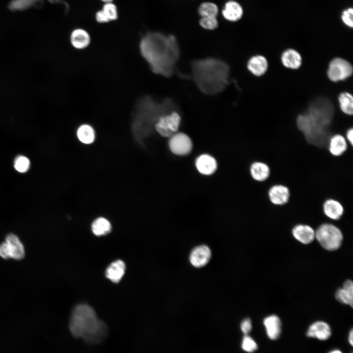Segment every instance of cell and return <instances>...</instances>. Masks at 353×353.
Masks as SVG:
<instances>
[{
    "mask_svg": "<svg viewBox=\"0 0 353 353\" xmlns=\"http://www.w3.org/2000/svg\"><path fill=\"white\" fill-rule=\"evenodd\" d=\"M139 49L154 74L166 77L173 76L180 54L175 35L157 31L148 32L142 37Z\"/></svg>",
    "mask_w": 353,
    "mask_h": 353,
    "instance_id": "cell-1",
    "label": "cell"
},
{
    "mask_svg": "<svg viewBox=\"0 0 353 353\" xmlns=\"http://www.w3.org/2000/svg\"><path fill=\"white\" fill-rule=\"evenodd\" d=\"M333 115L331 102L325 98H319L311 103L307 111L298 116L296 125L308 143L328 148L329 138L337 133L332 129Z\"/></svg>",
    "mask_w": 353,
    "mask_h": 353,
    "instance_id": "cell-2",
    "label": "cell"
},
{
    "mask_svg": "<svg viewBox=\"0 0 353 353\" xmlns=\"http://www.w3.org/2000/svg\"><path fill=\"white\" fill-rule=\"evenodd\" d=\"M191 69L194 83L204 94H218L229 83L230 67L221 59L214 57L195 59L191 63Z\"/></svg>",
    "mask_w": 353,
    "mask_h": 353,
    "instance_id": "cell-3",
    "label": "cell"
},
{
    "mask_svg": "<svg viewBox=\"0 0 353 353\" xmlns=\"http://www.w3.org/2000/svg\"><path fill=\"white\" fill-rule=\"evenodd\" d=\"M69 327L74 337L81 338L91 344L101 342L108 333L106 324L98 318L92 307L85 304H79L74 309Z\"/></svg>",
    "mask_w": 353,
    "mask_h": 353,
    "instance_id": "cell-4",
    "label": "cell"
},
{
    "mask_svg": "<svg viewBox=\"0 0 353 353\" xmlns=\"http://www.w3.org/2000/svg\"><path fill=\"white\" fill-rule=\"evenodd\" d=\"M174 110H178L177 107L171 98L157 101L150 96H144L137 101L134 107L133 129L136 134H147L154 128L160 116Z\"/></svg>",
    "mask_w": 353,
    "mask_h": 353,
    "instance_id": "cell-5",
    "label": "cell"
},
{
    "mask_svg": "<svg viewBox=\"0 0 353 353\" xmlns=\"http://www.w3.org/2000/svg\"><path fill=\"white\" fill-rule=\"evenodd\" d=\"M315 239L325 249L333 251L339 249L343 240L341 229L335 224L323 223L315 229Z\"/></svg>",
    "mask_w": 353,
    "mask_h": 353,
    "instance_id": "cell-6",
    "label": "cell"
},
{
    "mask_svg": "<svg viewBox=\"0 0 353 353\" xmlns=\"http://www.w3.org/2000/svg\"><path fill=\"white\" fill-rule=\"evenodd\" d=\"M181 120L178 110L171 111L158 118L154 129L161 136L169 138L178 132Z\"/></svg>",
    "mask_w": 353,
    "mask_h": 353,
    "instance_id": "cell-7",
    "label": "cell"
},
{
    "mask_svg": "<svg viewBox=\"0 0 353 353\" xmlns=\"http://www.w3.org/2000/svg\"><path fill=\"white\" fill-rule=\"evenodd\" d=\"M353 69L351 64L340 57H335L329 63L327 70V76L332 82L344 80L350 77Z\"/></svg>",
    "mask_w": 353,
    "mask_h": 353,
    "instance_id": "cell-8",
    "label": "cell"
},
{
    "mask_svg": "<svg viewBox=\"0 0 353 353\" xmlns=\"http://www.w3.org/2000/svg\"><path fill=\"white\" fill-rule=\"evenodd\" d=\"M168 145L171 151L177 156L188 155L193 148L192 141L189 136L179 132L169 138Z\"/></svg>",
    "mask_w": 353,
    "mask_h": 353,
    "instance_id": "cell-9",
    "label": "cell"
},
{
    "mask_svg": "<svg viewBox=\"0 0 353 353\" xmlns=\"http://www.w3.org/2000/svg\"><path fill=\"white\" fill-rule=\"evenodd\" d=\"M211 257V251L206 245H202L194 248L189 255L190 263L195 267L201 268L206 265Z\"/></svg>",
    "mask_w": 353,
    "mask_h": 353,
    "instance_id": "cell-10",
    "label": "cell"
},
{
    "mask_svg": "<svg viewBox=\"0 0 353 353\" xmlns=\"http://www.w3.org/2000/svg\"><path fill=\"white\" fill-rule=\"evenodd\" d=\"M223 17L230 22L240 20L244 15V9L241 4L235 0L227 1L221 10Z\"/></svg>",
    "mask_w": 353,
    "mask_h": 353,
    "instance_id": "cell-11",
    "label": "cell"
},
{
    "mask_svg": "<svg viewBox=\"0 0 353 353\" xmlns=\"http://www.w3.org/2000/svg\"><path fill=\"white\" fill-rule=\"evenodd\" d=\"M269 199L276 205H283L289 201L290 194L288 188L282 184L272 185L268 192Z\"/></svg>",
    "mask_w": 353,
    "mask_h": 353,
    "instance_id": "cell-12",
    "label": "cell"
},
{
    "mask_svg": "<svg viewBox=\"0 0 353 353\" xmlns=\"http://www.w3.org/2000/svg\"><path fill=\"white\" fill-rule=\"evenodd\" d=\"M291 231L296 240L304 244H309L315 239V229L307 224H296L292 228Z\"/></svg>",
    "mask_w": 353,
    "mask_h": 353,
    "instance_id": "cell-13",
    "label": "cell"
},
{
    "mask_svg": "<svg viewBox=\"0 0 353 353\" xmlns=\"http://www.w3.org/2000/svg\"><path fill=\"white\" fill-rule=\"evenodd\" d=\"M198 171L202 175L210 176L213 174L217 168V163L214 157L208 154L199 155L195 161Z\"/></svg>",
    "mask_w": 353,
    "mask_h": 353,
    "instance_id": "cell-14",
    "label": "cell"
},
{
    "mask_svg": "<svg viewBox=\"0 0 353 353\" xmlns=\"http://www.w3.org/2000/svg\"><path fill=\"white\" fill-rule=\"evenodd\" d=\"M118 18V8L113 2L104 3L102 8L98 10L95 14L96 21L101 24L116 20Z\"/></svg>",
    "mask_w": 353,
    "mask_h": 353,
    "instance_id": "cell-15",
    "label": "cell"
},
{
    "mask_svg": "<svg viewBox=\"0 0 353 353\" xmlns=\"http://www.w3.org/2000/svg\"><path fill=\"white\" fill-rule=\"evenodd\" d=\"M306 334L309 337L326 340L331 336V330L330 326L327 323L324 321H316L309 326Z\"/></svg>",
    "mask_w": 353,
    "mask_h": 353,
    "instance_id": "cell-16",
    "label": "cell"
},
{
    "mask_svg": "<svg viewBox=\"0 0 353 353\" xmlns=\"http://www.w3.org/2000/svg\"><path fill=\"white\" fill-rule=\"evenodd\" d=\"M322 209L324 215L333 221L339 220L344 213V208L341 203L333 199L326 200L323 204Z\"/></svg>",
    "mask_w": 353,
    "mask_h": 353,
    "instance_id": "cell-17",
    "label": "cell"
},
{
    "mask_svg": "<svg viewBox=\"0 0 353 353\" xmlns=\"http://www.w3.org/2000/svg\"><path fill=\"white\" fill-rule=\"evenodd\" d=\"M280 60L285 67L292 70L299 69L303 62L301 54L293 49H288L284 50L281 55Z\"/></svg>",
    "mask_w": 353,
    "mask_h": 353,
    "instance_id": "cell-18",
    "label": "cell"
},
{
    "mask_svg": "<svg viewBox=\"0 0 353 353\" xmlns=\"http://www.w3.org/2000/svg\"><path fill=\"white\" fill-rule=\"evenodd\" d=\"M247 68L254 76H262L268 70V60L263 55L259 54L253 55L248 61Z\"/></svg>",
    "mask_w": 353,
    "mask_h": 353,
    "instance_id": "cell-19",
    "label": "cell"
},
{
    "mask_svg": "<svg viewBox=\"0 0 353 353\" xmlns=\"http://www.w3.org/2000/svg\"><path fill=\"white\" fill-rule=\"evenodd\" d=\"M349 145V144L344 135L336 133L331 136L329 138L328 150L332 155L339 156L347 151Z\"/></svg>",
    "mask_w": 353,
    "mask_h": 353,
    "instance_id": "cell-20",
    "label": "cell"
},
{
    "mask_svg": "<svg viewBox=\"0 0 353 353\" xmlns=\"http://www.w3.org/2000/svg\"><path fill=\"white\" fill-rule=\"evenodd\" d=\"M5 241L8 244L10 249L11 258L20 260L25 255V250L24 245L19 237L13 233H9L5 237Z\"/></svg>",
    "mask_w": 353,
    "mask_h": 353,
    "instance_id": "cell-21",
    "label": "cell"
},
{
    "mask_svg": "<svg viewBox=\"0 0 353 353\" xmlns=\"http://www.w3.org/2000/svg\"><path fill=\"white\" fill-rule=\"evenodd\" d=\"M70 42L75 48L82 50L89 46L91 42V37L86 30L81 28H77L71 32Z\"/></svg>",
    "mask_w": 353,
    "mask_h": 353,
    "instance_id": "cell-22",
    "label": "cell"
},
{
    "mask_svg": "<svg viewBox=\"0 0 353 353\" xmlns=\"http://www.w3.org/2000/svg\"><path fill=\"white\" fill-rule=\"evenodd\" d=\"M250 174L255 181L263 182L267 180L270 175V169L266 163L261 161L252 162L249 168Z\"/></svg>",
    "mask_w": 353,
    "mask_h": 353,
    "instance_id": "cell-23",
    "label": "cell"
},
{
    "mask_svg": "<svg viewBox=\"0 0 353 353\" xmlns=\"http://www.w3.org/2000/svg\"><path fill=\"white\" fill-rule=\"evenodd\" d=\"M263 324L268 337L272 340L278 338L281 332V321L276 315H271L264 318Z\"/></svg>",
    "mask_w": 353,
    "mask_h": 353,
    "instance_id": "cell-24",
    "label": "cell"
},
{
    "mask_svg": "<svg viewBox=\"0 0 353 353\" xmlns=\"http://www.w3.org/2000/svg\"><path fill=\"white\" fill-rule=\"evenodd\" d=\"M126 265L121 260H117L111 263L107 268L105 276L111 281L119 282L125 273Z\"/></svg>",
    "mask_w": 353,
    "mask_h": 353,
    "instance_id": "cell-25",
    "label": "cell"
},
{
    "mask_svg": "<svg viewBox=\"0 0 353 353\" xmlns=\"http://www.w3.org/2000/svg\"><path fill=\"white\" fill-rule=\"evenodd\" d=\"M335 297L340 302L350 305H353V283L350 279L347 280L342 288H339L336 292Z\"/></svg>",
    "mask_w": 353,
    "mask_h": 353,
    "instance_id": "cell-26",
    "label": "cell"
},
{
    "mask_svg": "<svg viewBox=\"0 0 353 353\" xmlns=\"http://www.w3.org/2000/svg\"><path fill=\"white\" fill-rule=\"evenodd\" d=\"M76 135L79 140L85 144H91L95 138L94 128L88 124L80 125L77 129Z\"/></svg>",
    "mask_w": 353,
    "mask_h": 353,
    "instance_id": "cell-27",
    "label": "cell"
},
{
    "mask_svg": "<svg viewBox=\"0 0 353 353\" xmlns=\"http://www.w3.org/2000/svg\"><path fill=\"white\" fill-rule=\"evenodd\" d=\"M341 110L345 114L352 116L353 113V97L347 92L341 93L338 97Z\"/></svg>",
    "mask_w": 353,
    "mask_h": 353,
    "instance_id": "cell-28",
    "label": "cell"
},
{
    "mask_svg": "<svg viewBox=\"0 0 353 353\" xmlns=\"http://www.w3.org/2000/svg\"><path fill=\"white\" fill-rule=\"evenodd\" d=\"M198 13L201 17H217L219 9L216 3L212 1H203L198 7Z\"/></svg>",
    "mask_w": 353,
    "mask_h": 353,
    "instance_id": "cell-29",
    "label": "cell"
},
{
    "mask_svg": "<svg viewBox=\"0 0 353 353\" xmlns=\"http://www.w3.org/2000/svg\"><path fill=\"white\" fill-rule=\"evenodd\" d=\"M91 229L95 235L102 236L108 234L111 231V226L107 220L100 217L93 222Z\"/></svg>",
    "mask_w": 353,
    "mask_h": 353,
    "instance_id": "cell-30",
    "label": "cell"
},
{
    "mask_svg": "<svg viewBox=\"0 0 353 353\" xmlns=\"http://www.w3.org/2000/svg\"><path fill=\"white\" fill-rule=\"evenodd\" d=\"M199 25L204 29L213 30L218 27L219 22L217 17H201Z\"/></svg>",
    "mask_w": 353,
    "mask_h": 353,
    "instance_id": "cell-31",
    "label": "cell"
},
{
    "mask_svg": "<svg viewBox=\"0 0 353 353\" xmlns=\"http://www.w3.org/2000/svg\"><path fill=\"white\" fill-rule=\"evenodd\" d=\"M30 166V161L25 156L19 155L16 157L14 162V167L15 170L20 173L26 172Z\"/></svg>",
    "mask_w": 353,
    "mask_h": 353,
    "instance_id": "cell-32",
    "label": "cell"
},
{
    "mask_svg": "<svg viewBox=\"0 0 353 353\" xmlns=\"http://www.w3.org/2000/svg\"><path fill=\"white\" fill-rule=\"evenodd\" d=\"M241 347L247 353H253L257 349V345L255 341L248 335H244L242 338Z\"/></svg>",
    "mask_w": 353,
    "mask_h": 353,
    "instance_id": "cell-33",
    "label": "cell"
},
{
    "mask_svg": "<svg viewBox=\"0 0 353 353\" xmlns=\"http://www.w3.org/2000/svg\"><path fill=\"white\" fill-rule=\"evenodd\" d=\"M341 18L342 22L348 27H353V9L349 7L345 9L342 13Z\"/></svg>",
    "mask_w": 353,
    "mask_h": 353,
    "instance_id": "cell-34",
    "label": "cell"
},
{
    "mask_svg": "<svg viewBox=\"0 0 353 353\" xmlns=\"http://www.w3.org/2000/svg\"><path fill=\"white\" fill-rule=\"evenodd\" d=\"M0 256L5 259L11 258V255L8 244L3 242L0 244Z\"/></svg>",
    "mask_w": 353,
    "mask_h": 353,
    "instance_id": "cell-35",
    "label": "cell"
},
{
    "mask_svg": "<svg viewBox=\"0 0 353 353\" xmlns=\"http://www.w3.org/2000/svg\"><path fill=\"white\" fill-rule=\"evenodd\" d=\"M240 328L244 335H248L252 329V323L251 319L248 318L244 319L240 324Z\"/></svg>",
    "mask_w": 353,
    "mask_h": 353,
    "instance_id": "cell-36",
    "label": "cell"
},
{
    "mask_svg": "<svg viewBox=\"0 0 353 353\" xmlns=\"http://www.w3.org/2000/svg\"><path fill=\"white\" fill-rule=\"evenodd\" d=\"M348 143L352 146H353V127L349 128L346 131L345 136Z\"/></svg>",
    "mask_w": 353,
    "mask_h": 353,
    "instance_id": "cell-37",
    "label": "cell"
},
{
    "mask_svg": "<svg viewBox=\"0 0 353 353\" xmlns=\"http://www.w3.org/2000/svg\"><path fill=\"white\" fill-rule=\"evenodd\" d=\"M349 341L350 344L353 346V331L351 329L349 335Z\"/></svg>",
    "mask_w": 353,
    "mask_h": 353,
    "instance_id": "cell-38",
    "label": "cell"
},
{
    "mask_svg": "<svg viewBox=\"0 0 353 353\" xmlns=\"http://www.w3.org/2000/svg\"><path fill=\"white\" fill-rule=\"evenodd\" d=\"M101 0L104 3H107V2H112L114 0Z\"/></svg>",
    "mask_w": 353,
    "mask_h": 353,
    "instance_id": "cell-39",
    "label": "cell"
},
{
    "mask_svg": "<svg viewBox=\"0 0 353 353\" xmlns=\"http://www.w3.org/2000/svg\"><path fill=\"white\" fill-rule=\"evenodd\" d=\"M329 353H342L339 350H334V351H331Z\"/></svg>",
    "mask_w": 353,
    "mask_h": 353,
    "instance_id": "cell-40",
    "label": "cell"
}]
</instances>
